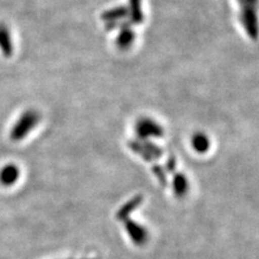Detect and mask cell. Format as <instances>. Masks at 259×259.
Instances as JSON below:
<instances>
[{"label":"cell","mask_w":259,"mask_h":259,"mask_svg":"<svg viewBox=\"0 0 259 259\" xmlns=\"http://www.w3.org/2000/svg\"><path fill=\"white\" fill-rule=\"evenodd\" d=\"M40 119H41V116H40V113L37 110H25L13 124L10 132V139L13 142H21L25 140L39 124Z\"/></svg>","instance_id":"6da1fadb"},{"label":"cell","mask_w":259,"mask_h":259,"mask_svg":"<svg viewBox=\"0 0 259 259\" xmlns=\"http://www.w3.org/2000/svg\"><path fill=\"white\" fill-rule=\"evenodd\" d=\"M0 50L6 58H10L13 54V42L11 32L5 24H0Z\"/></svg>","instance_id":"3957f363"},{"label":"cell","mask_w":259,"mask_h":259,"mask_svg":"<svg viewBox=\"0 0 259 259\" xmlns=\"http://www.w3.org/2000/svg\"><path fill=\"white\" fill-rule=\"evenodd\" d=\"M134 40V32L131 31L130 29H125L123 30L122 32H121L120 36L118 37V40H117V45L120 47V48H127L132 45Z\"/></svg>","instance_id":"277c9868"},{"label":"cell","mask_w":259,"mask_h":259,"mask_svg":"<svg viewBox=\"0 0 259 259\" xmlns=\"http://www.w3.org/2000/svg\"><path fill=\"white\" fill-rule=\"evenodd\" d=\"M21 175L20 167L13 163L5 165L0 169V184L5 187H10L18 183Z\"/></svg>","instance_id":"7a4b0ae2"}]
</instances>
